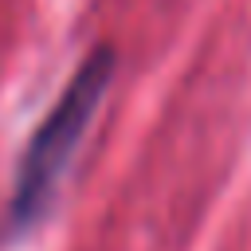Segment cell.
I'll list each match as a JSON object with an SVG mask.
<instances>
[{
	"mask_svg": "<svg viewBox=\"0 0 251 251\" xmlns=\"http://www.w3.org/2000/svg\"><path fill=\"white\" fill-rule=\"evenodd\" d=\"M118 71V51L110 43H98L78 71L71 75V82L63 86V94L55 98V106L47 110V118L39 122V129L31 133L24 161L16 169V184H12V200H8V235H24L31 231L55 204L59 180L78 149V141L86 137L110 78Z\"/></svg>",
	"mask_w": 251,
	"mask_h": 251,
	"instance_id": "cell-1",
	"label": "cell"
}]
</instances>
